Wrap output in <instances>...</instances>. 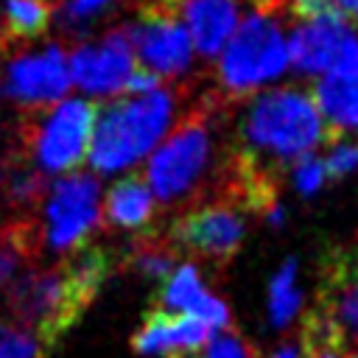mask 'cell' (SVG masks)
I'll return each instance as SVG.
<instances>
[{"label":"cell","mask_w":358,"mask_h":358,"mask_svg":"<svg viewBox=\"0 0 358 358\" xmlns=\"http://www.w3.org/2000/svg\"><path fill=\"white\" fill-rule=\"evenodd\" d=\"M291 179H294V187H296L302 196H313V193L327 182L322 157H316V154L299 157V159L291 165Z\"/></svg>","instance_id":"cell-26"},{"label":"cell","mask_w":358,"mask_h":358,"mask_svg":"<svg viewBox=\"0 0 358 358\" xmlns=\"http://www.w3.org/2000/svg\"><path fill=\"white\" fill-rule=\"evenodd\" d=\"M310 310L336 330L344 347L358 341V241L324 252L319 294Z\"/></svg>","instance_id":"cell-10"},{"label":"cell","mask_w":358,"mask_h":358,"mask_svg":"<svg viewBox=\"0 0 358 358\" xmlns=\"http://www.w3.org/2000/svg\"><path fill=\"white\" fill-rule=\"evenodd\" d=\"M70 78L90 95L126 92L131 73L137 70V56L131 45L129 25H117L103 34L98 45H78L67 53Z\"/></svg>","instance_id":"cell-11"},{"label":"cell","mask_w":358,"mask_h":358,"mask_svg":"<svg viewBox=\"0 0 358 358\" xmlns=\"http://www.w3.org/2000/svg\"><path fill=\"white\" fill-rule=\"evenodd\" d=\"M207 296H210V291L204 288L199 268L193 263H182L162 280V288H159L154 305L162 310H171V313L196 316L199 308L207 302Z\"/></svg>","instance_id":"cell-19"},{"label":"cell","mask_w":358,"mask_h":358,"mask_svg":"<svg viewBox=\"0 0 358 358\" xmlns=\"http://www.w3.org/2000/svg\"><path fill=\"white\" fill-rule=\"evenodd\" d=\"M271 358H299V352L291 347V344H282V347H277L274 350V355Z\"/></svg>","instance_id":"cell-30"},{"label":"cell","mask_w":358,"mask_h":358,"mask_svg":"<svg viewBox=\"0 0 358 358\" xmlns=\"http://www.w3.org/2000/svg\"><path fill=\"white\" fill-rule=\"evenodd\" d=\"M115 0H64L62 6V20L64 25H73V28H81L87 25L90 20H95L98 14H103Z\"/></svg>","instance_id":"cell-27"},{"label":"cell","mask_w":358,"mask_h":358,"mask_svg":"<svg viewBox=\"0 0 358 358\" xmlns=\"http://www.w3.org/2000/svg\"><path fill=\"white\" fill-rule=\"evenodd\" d=\"M358 45V34L341 11L302 20L288 39V62L299 73H327Z\"/></svg>","instance_id":"cell-14"},{"label":"cell","mask_w":358,"mask_h":358,"mask_svg":"<svg viewBox=\"0 0 358 358\" xmlns=\"http://www.w3.org/2000/svg\"><path fill=\"white\" fill-rule=\"evenodd\" d=\"M70 62L62 45H45L34 53H17L6 73V95L25 112L48 109L64 101L70 90Z\"/></svg>","instance_id":"cell-12"},{"label":"cell","mask_w":358,"mask_h":358,"mask_svg":"<svg viewBox=\"0 0 358 358\" xmlns=\"http://www.w3.org/2000/svg\"><path fill=\"white\" fill-rule=\"evenodd\" d=\"M310 98L324 126V145L358 131V45L316 78Z\"/></svg>","instance_id":"cell-13"},{"label":"cell","mask_w":358,"mask_h":358,"mask_svg":"<svg viewBox=\"0 0 358 358\" xmlns=\"http://www.w3.org/2000/svg\"><path fill=\"white\" fill-rule=\"evenodd\" d=\"M101 213L106 215L109 224L123 227V229L145 227L154 215V193L148 182L143 179V173H126L123 179H117L109 187L106 204Z\"/></svg>","instance_id":"cell-17"},{"label":"cell","mask_w":358,"mask_h":358,"mask_svg":"<svg viewBox=\"0 0 358 358\" xmlns=\"http://www.w3.org/2000/svg\"><path fill=\"white\" fill-rule=\"evenodd\" d=\"M137 64L157 78H171L187 70L193 45L176 8L140 3V17L129 25Z\"/></svg>","instance_id":"cell-9"},{"label":"cell","mask_w":358,"mask_h":358,"mask_svg":"<svg viewBox=\"0 0 358 358\" xmlns=\"http://www.w3.org/2000/svg\"><path fill=\"white\" fill-rule=\"evenodd\" d=\"M282 6L285 0H252V11L218 53V90L229 98L255 92L288 67Z\"/></svg>","instance_id":"cell-4"},{"label":"cell","mask_w":358,"mask_h":358,"mask_svg":"<svg viewBox=\"0 0 358 358\" xmlns=\"http://www.w3.org/2000/svg\"><path fill=\"white\" fill-rule=\"evenodd\" d=\"M350 358H358V352H355V355H350Z\"/></svg>","instance_id":"cell-31"},{"label":"cell","mask_w":358,"mask_h":358,"mask_svg":"<svg viewBox=\"0 0 358 358\" xmlns=\"http://www.w3.org/2000/svg\"><path fill=\"white\" fill-rule=\"evenodd\" d=\"M179 249L171 243L168 232H145L140 238L131 241L129 252H126V268L151 277V280H165L173 266H176Z\"/></svg>","instance_id":"cell-20"},{"label":"cell","mask_w":358,"mask_h":358,"mask_svg":"<svg viewBox=\"0 0 358 358\" xmlns=\"http://www.w3.org/2000/svg\"><path fill=\"white\" fill-rule=\"evenodd\" d=\"M285 6H291V11L299 20H316V17H327L336 14V0H285Z\"/></svg>","instance_id":"cell-28"},{"label":"cell","mask_w":358,"mask_h":358,"mask_svg":"<svg viewBox=\"0 0 358 358\" xmlns=\"http://www.w3.org/2000/svg\"><path fill=\"white\" fill-rule=\"evenodd\" d=\"M243 235H246V218L241 207L227 199L187 210L168 229V238L176 249H187L199 257H207L221 268L235 260Z\"/></svg>","instance_id":"cell-8"},{"label":"cell","mask_w":358,"mask_h":358,"mask_svg":"<svg viewBox=\"0 0 358 358\" xmlns=\"http://www.w3.org/2000/svg\"><path fill=\"white\" fill-rule=\"evenodd\" d=\"M3 187L14 207H34L45 201V173L39 168H31L22 159H11L3 171Z\"/></svg>","instance_id":"cell-22"},{"label":"cell","mask_w":358,"mask_h":358,"mask_svg":"<svg viewBox=\"0 0 358 358\" xmlns=\"http://www.w3.org/2000/svg\"><path fill=\"white\" fill-rule=\"evenodd\" d=\"M56 0H6L0 14V42L25 48L36 36H42L53 20Z\"/></svg>","instance_id":"cell-18"},{"label":"cell","mask_w":358,"mask_h":358,"mask_svg":"<svg viewBox=\"0 0 358 358\" xmlns=\"http://www.w3.org/2000/svg\"><path fill=\"white\" fill-rule=\"evenodd\" d=\"M319 143H324V126L310 92L299 87H274L246 106L238 123L235 151L255 165L280 173Z\"/></svg>","instance_id":"cell-2"},{"label":"cell","mask_w":358,"mask_h":358,"mask_svg":"<svg viewBox=\"0 0 358 358\" xmlns=\"http://www.w3.org/2000/svg\"><path fill=\"white\" fill-rule=\"evenodd\" d=\"M201 358H260V352L243 333L227 327L207 341V347L201 350Z\"/></svg>","instance_id":"cell-24"},{"label":"cell","mask_w":358,"mask_h":358,"mask_svg":"<svg viewBox=\"0 0 358 358\" xmlns=\"http://www.w3.org/2000/svg\"><path fill=\"white\" fill-rule=\"evenodd\" d=\"M98 103L87 98H64L48 109L25 112L20 123V140L42 173L76 171L92 143Z\"/></svg>","instance_id":"cell-5"},{"label":"cell","mask_w":358,"mask_h":358,"mask_svg":"<svg viewBox=\"0 0 358 358\" xmlns=\"http://www.w3.org/2000/svg\"><path fill=\"white\" fill-rule=\"evenodd\" d=\"M173 92L157 87L140 95H123L98 106L87 159L98 173H115L145 157L165 134L173 117Z\"/></svg>","instance_id":"cell-3"},{"label":"cell","mask_w":358,"mask_h":358,"mask_svg":"<svg viewBox=\"0 0 358 358\" xmlns=\"http://www.w3.org/2000/svg\"><path fill=\"white\" fill-rule=\"evenodd\" d=\"M109 252L103 246L84 243L50 268H34L14 277L6 291V308L20 327L31 330L48 350H53L92 305L109 277Z\"/></svg>","instance_id":"cell-1"},{"label":"cell","mask_w":358,"mask_h":358,"mask_svg":"<svg viewBox=\"0 0 358 358\" xmlns=\"http://www.w3.org/2000/svg\"><path fill=\"white\" fill-rule=\"evenodd\" d=\"M299 308H302V294L296 288V260L288 257L268 285V322L274 327H285L299 313Z\"/></svg>","instance_id":"cell-21"},{"label":"cell","mask_w":358,"mask_h":358,"mask_svg":"<svg viewBox=\"0 0 358 358\" xmlns=\"http://www.w3.org/2000/svg\"><path fill=\"white\" fill-rule=\"evenodd\" d=\"M179 6L190 45L207 59L218 56L238 28V0H182Z\"/></svg>","instance_id":"cell-16"},{"label":"cell","mask_w":358,"mask_h":358,"mask_svg":"<svg viewBox=\"0 0 358 358\" xmlns=\"http://www.w3.org/2000/svg\"><path fill=\"white\" fill-rule=\"evenodd\" d=\"M215 117V98H201L165 137L148 159V187L162 204H176L199 182L210 162V134Z\"/></svg>","instance_id":"cell-6"},{"label":"cell","mask_w":358,"mask_h":358,"mask_svg":"<svg viewBox=\"0 0 358 358\" xmlns=\"http://www.w3.org/2000/svg\"><path fill=\"white\" fill-rule=\"evenodd\" d=\"M50 350L17 322L0 319V358H48Z\"/></svg>","instance_id":"cell-23"},{"label":"cell","mask_w":358,"mask_h":358,"mask_svg":"<svg viewBox=\"0 0 358 358\" xmlns=\"http://www.w3.org/2000/svg\"><path fill=\"white\" fill-rule=\"evenodd\" d=\"M336 8H338L344 17H350V20L358 22V0H336Z\"/></svg>","instance_id":"cell-29"},{"label":"cell","mask_w":358,"mask_h":358,"mask_svg":"<svg viewBox=\"0 0 358 358\" xmlns=\"http://www.w3.org/2000/svg\"><path fill=\"white\" fill-rule=\"evenodd\" d=\"M213 327L190 313H171L151 305L143 316V324L131 336V350L140 355L159 358H187L199 355L213 338Z\"/></svg>","instance_id":"cell-15"},{"label":"cell","mask_w":358,"mask_h":358,"mask_svg":"<svg viewBox=\"0 0 358 358\" xmlns=\"http://www.w3.org/2000/svg\"><path fill=\"white\" fill-rule=\"evenodd\" d=\"M322 162H324V176L330 182H338V179L350 176L358 168V143H350V140L330 143Z\"/></svg>","instance_id":"cell-25"},{"label":"cell","mask_w":358,"mask_h":358,"mask_svg":"<svg viewBox=\"0 0 358 358\" xmlns=\"http://www.w3.org/2000/svg\"><path fill=\"white\" fill-rule=\"evenodd\" d=\"M101 218L98 179L92 173H67L45 196V215L39 221L42 241L56 252L78 249Z\"/></svg>","instance_id":"cell-7"}]
</instances>
